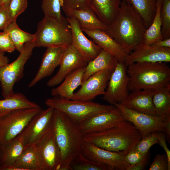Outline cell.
Listing matches in <instances>:
<instances>
[{"mask_svg":"<svg viewBox=\"0 0 170 170\" xmlns=\"http://www.w3.org/2000/svg\"><path fill=\"white\" fill-rule=\"evenodd\" d=\"M129 91L156 90L170 85V68L165 62H136L127 66Z\"/></svg>","mask_w":170,"mask_h":170,"instance_id":"4","label":"cell"},{"mask_svg":"<svg viewBox=\"0 0 170 170\" xmlns=\"http://www.w3.org/2000/svg\"><path fill=\"white\" fill-rule=\"evenodd\" d=\"M81 154L92 161L109 167L112 170H129L131 167L125 160L124 152L108 150L84 140Z\"/></svg>","mask_w":170,"mask_h":170,"instance_id":"13","label":"cell"},{"mask_svg":"<svg viewBox=\"0 0 170 170\" xmlns=\"http://www.w3.org/2000/svg\"><path fill=\"white\" fill-rule=\"evenodd\" d=\"M54 110L50 107L41 109L17 137L22 140L25 148L35 145L51 128Z\"/></svg>","mask_w":170,"mask_h":170,"instance_id":"10","label":"cell"},{"mask_svg":"<svg viewBox=\"0 0 170 170\" xmlns=\"http://www.w3.org/2000/svg\"><path fill=\"white\" fill-rule=\"evenodd\" d=\"M61 6L66 15L71 10L90 8L89 0H61Z\"/></svg>","mask_w":170,"mask_h":170,"instance_id":"37","label":"cell"},{"mask_svg":"<svg viewBox=\"0 0 170 170\" xmlns=\"http://www.w3.org/2000/svg\"><path fill=\"white\" fill-rule=\"evenodd\" d=\"M2 0H0V6L2 5Z\"/></svg>","mask_w":170,"mask_h":170,"instance_id":"48","label":"cell"},{"mask_svg":"<svg viewBox=\"0 0 170 170\" xmlns=\"http://www.w3.org/2000/svg\"><path fill=\"white\" fill-rule=\"evenodd\" d=\"M88 63L81 54L72 44L65 47L56 73L47 82V85L53 87L60 83L65 76L74 70L86 66Z\"/></svg>","mask_w":170,"mask_h":170,"instance_id":"16","label":"cell"},{"mask_svg":"<svg viewBox=\"0 0 170 170\" xmlns=\"http://www.w3.org/2000/svg\"><path fill=\"white\" fill-rule=\"evenodd\" d=\"M152 45L160 47L170 48V37L159 40Z\"/></svg>","mask_w":170,"mask_h":170,"instance_id":"45","label":"cell"},{"mask_svg":"<svg viewBox=\"0 0 170 170\" xmlns=\"http://www.w3.org/2000/svg\"><path fill=\"white\" fill-rule=\"evenodd\" d=\"M3 31L6 32L10 36L15 49L20 53L23 50L25 44L35 41L34 34H31L21 29L18 26L16 20L11 21Z\"/></svg>","mask_w":170,"mask_h":170,"instance_id":"29","label":"cell"},{"mask_svg":"<svg viewBox=\"0 0 170 170\" xmlns=\"http://www.w3.org/2000/svg\"><path fill=\"white\" fill-rule=\"evenodd\" d=\"M35 47L34 41L26 43L23 51L15 60L0 68V85L4 98L14 93V86L24 76V66Z\"/></svg>","mask_w":170,"mask_h":170,"instance_id":"8","label":"cell"},{"mask_svg":"<svg viewBox=\"0 0 170 170\" xmlns=\"http://www.w3.org/2000/svg\"><path fill=\"white\" fill-rule=\"evenodd\" d=\"M142 138L134 126L127 121L109 129L83 135L86 142L108 150L122 152L126 155Z\"/></svg>","mask_w":170,"mask_h":170,"instance_id":"3","label":"cell"},{"mask_svg":"<svg viewBox=\"0 0 170 170\" xmlns=\"http://www.w3.org/2000/svg\"><path fill=\"white\" fill-rule=\"evenodd\" d=\"M159 144L156 132L149 134L141 139L131 150L136 151L144 155L146 154L150 148L153 145Z\"/></svg>","mask_w":170,"mask_h":170,"instance_id":"36","label":"cell"},{"mask_svg":"<svg viewBox=\"0 0 170 170\" xmlns=\"http://www.w3.org/2000/svg\"><path fill=\"white\" fill-rule=\"evenodd\" d=\"M148 153L143 158L136 164L131 166L129 170H142L144 169L148 160Z\"/></svg>","mask_w":170,"mask_h":170,"instance_id":"44","label":"cell"},{"mask_svg":"<svg viewBox=\"0 0 170 170\" xmlns=\"http://www.w3.org/2000/svg\"><path fill=\"white\" fill-rule=\"evenodd\" d=\"M24 148L22 141L17 137L0 145V170L13 165Z\"/></svg>","mask_w":170,"mask_h":170,"instance_id":"25","label":"cell"},{"mask_svg":"<svg viewBox=\"0 0 170 170\" xmlns=\"http://www.w3.org/2000/svg\"><path fill=\"white\" fill-rule=\"evenodd\" d=\"M40 107L38 105L29 100L22 93H14L9 96L0 100V115L20 109Z\"/></svg>","mask_w":170,"mask_h":170,"instance_id":"27","label":"cell"},{"mask_svg":"<svg viewBox=\"0 0 170 170\" xmlns=\"http://www.w3.org/2000/svg\"><path fill=\"white\" fill-rule=\"evenodd\" d=\"M10 0H2V5H8Z\"/></svg>","mask_w":170,"mask_h":170,"instance_id":"47","label":"cell"},{"mask_svg":"<svg viewBox=\"0 0 170 170\" xmlns=\"http://www.w3.org/2000/svg\"><path fill=\"white\" fill-rule=\"evenodd\" d=\"M65 47H48L44 53L40 67L34 77L28 85L34 86L43 78L50 76L60 65Z\"/></svg>","mask_w":170,"mask_h":170,"instance_id":"20","label":"cell"},{"mask_svg":"<svg viewBox=\"0 0 170 170\" xmlns=\"http://www.w3.org/2000/svg\"><path fill=\"white\" fill-rule=\"evenodd\" d=\"M129 80L127 66L124 63L118 62L108 82L103 99L113 105L121 103L129 94Z\"/></svg>","mask_w":170,"mask_h":170,"instance_id":"12","label":"cell"},{"mask_svg":"<svg viewBox=\"0 0 170 170\" xmlns=\"http://www.w3.org/2000/svg\"><path fill=\"white\" fill-rule=\"evenodd\" d=\"M66 16L75 19L82 30H99L105 32L108 28V25L101 21L90 8L71 10Z\"/></svg>","mask_w":170,"mask_h":170,"instance_id":"22","label":"cell"},{"mask_svg":"<svg viewBox=\"0 0 170 170\" xmlns=\"http://www.w3.org/2000/svg\"><path fill=\"white\" fill-rule=\"evenodd\" d=\"M160 11L163 39L170 37V0H162Z\"/></svg>","mask_w":170,"mask_h":170,"instance_id":"35","label":"cell"},{"mask_svg":"<svg viewBox=\"0 0 170 170\" xmlns=\"http://www.w3.org/2000/svg\"><path fill=\"white\" fill-rule=\"evenodd\" d=\"M168 165L166 154H157L150 164L149 170H168Z\"/></svg>","mask_w":170,"mask_h":170,"instance_id":"40","label":"cell"},{"mask_svg":"<svg viewBox=\"0 0 170 170\" xmlns=\"http://www.w3.org/2000/svg\"><path fill=\"white\" fill-rule=\"evenodd\" d=\"M70 170H112L106 165L92 161L81 153L71 162Z\"/></svg>","mask_w":170,"mask_h":170,"instance_id":"33","label":"cell"},{"mask_svg":"<svg viewBox=\"0 0 170 170\" xmlns=\"http://www.w3.org/2000/svg\"><path fill=\"white\" fill-rule=\"evenodd\" d=\"M45 104L48 107L61 111L78 126L91 116L109 111L116 107L115 105H102L92 101L67 99L58 96L48 99Z\"/></svg>","mask_w":170,"mask_h":170,"instance_id":"6","label":"cell"},{"mask_svg":"<svg viewBox=\"0 0 170 170\" xmlns=\"http://www.w3.org/2000/svg\"><path fill=\"white\" fill-rule=\"evenodd\" d=\"M27 6V0H10L8 7L11 21L16 20Z\"/></svg>","mask_w":170,"mask_h":170,"instance_id":"38","label":"cell"},{"mask_svg":"<svg viewBox=\"0 0 170 170\" xmlns=\"http://www.w3.org/2000/svg\"><path fill=\"white\" fill-rule=\"evenodd\" d=\"M72 34V44L88 63L96 57L102 49L93 41L84 35L76 20L72 17H66Z\"/></svg>","mask_w":170,"mask_h":170,"instance_id":"17","label":"cell"},{"mask_svg":"<svg viewBox=\"0 0 170 170\" xmlns=\"http://www.w3.org/2000/svg\"><path fill=\"white\" fill-rule=\"evenodd\" d=\"M118 62L114 56L102 49L96 57L88 63L85 67L82 82L102 70L107 69L112 72Z\"/></svg>","mask_w":170,"mask_h":170,"instance_id":"26","label":"cell"},{"mask_svg":"<svg viewBox=\"0 0 170 170\" xmlns=\"http://www.w3.org/2000/svg\"><path fill=\"white\" fill-rule=\"evenodd\" d=\"M105 32L130 54L143 44L147 28L139 14L125 0L121 1L116 17Z\"/></svg>","mask_w":170,"mask_h":170,"instance_id":"1","label":"cell"},{"mask_svg":"<svg viewBox=\"0 0 170 170\" xmlns=\"http://www.w3.org/2000/svg\"><path fill=\"white\" fill-rule=\"evenodd\" d=\"M124 119L132 123L144 137L153 132H162L170 142V118H166L139 112L127 108L120 103L115 105Z\"/></svg>","mask_w":170,"mask_h":170,"instance_id":"7","label":"cell"},{"mask_svg":"<svg viewBox=\"0 0 170 170\" xmlns=\"http://www.w3.org/2000/svg\"><path fill=\"white\" fill-rule=\"evenodd\" d=\"M41 109H20L0 115V145L16 137Z\"/></svg>","mask_w":170,"mask_h":170,"instance_id":"9","label":"cell"},{"mask_svg":"<svg viewBox=\"0 0 170 170\" xmlns=\"http://www.w3.org/2000/svg\"><path fill=\"white\" fill-rule=\"evenodd\" d=\"M8 7L6 5L0 6V30H4L11 21Z\"/></svg>","mask_w":170,"mask_h":170,"instance_id":"41","label":"cell"},{"mask_svg":"<svg viewBox=\"0 0 170 170\" xmlns=\"http://www.w3.org/2000/svg\"><path fill=\"white\" fill-rule=\"evenodd\" d=\"M9 63V60L7 56L4 55V53L0 51V68Z\"/></svg>","mask_w":170,"mask_h":170,"instance_id":"46","label":"cell"},{"mask_svg":"<svg viewBox=\"0 0 170 170\" xmlns=\"http://www.w3.org/2000/svg\"><path fill=\"white\" fill-rule=\"evenodd\" d=\"M34 34L35 47H65L72 44L71 32L67 18L60 21L44 15Z\"/></svg>","mask_w":170,"mask_h":170,"instance_id":"5","label":"cell"},{"mask_svg":"<svg viewBox=\"0 0 170 170\" xmlns=\"http://www.w3.org/2000/svg\"><path fill=\"white\" fill-rule=\"evenodd\" d=\"M90 8L98 17L106 25L110 24L116 18L121 0H89Z\"/></svg>","mask_w":170,"mask_h":170,"instance_id":"23","label":"cell"},{"mask_svg":"<svg viewBox=\"0 0 170 170\" xmlns=\"http://www.w3.org/2000/svg\"><path fill=\"white\" fill-rule=\"evenodd\" d=\"M145 155L137 151L131 150L125 155V158L129 164L133 166L140 161Z\"/></svg>","mask_w":170,"mask_h":170,"instance_id":"42","label":"cell"},{"mask_svg":"<svg viewBox=\"0 0 170 170\" xmlns=\"http://www.w3.org/2000/svg\"><path fill=\"white\" fill-rule=\"evenodd\" d=\"M170 62V48L143 45L129 54L124 63L128 66L136 62Z\"/></svg>","mask_w":170,"mask_h":170,"instance_id":"18","label":"cell"},{"mask_svg":"<svg viewBox=\"0 0 170 170\" xmlns=\"http://www.w3.org/2000/svg\"><path fill=\"white\" fill-rule=\"evenodd\" d=\"M162 1V0H156V13L150 25L145 32L143 45H151L163 39L161 32L162 23L160 16Z\"/></svg>","mask_w":170,"mask_h":170,"instance_id":"31","label":"cell"},{"mask_svg":"<svg viewBox=\"0 0 170 170\" xmlns=\"http://www.w3.org/2000/svg\"><path fill=\"white\" fill-rule=\"evenodd\" d=\"M14 166L22 170H40L36 154L35 145L25 148Z\"/></svg>","mask_w":170,"mask_h":170,"instance_id":"32","label":"cell"},{"mask_svg":"<svg viewBox=\"0 0 170 170\" xmlns=\"http://www.w3.org/2000/svg\"><path fill=\"white\" fill-rule=\"evenodd\" d=\"M35 146L40 170H60L61 154L55 139L52 127Z\"/></svg>","mask_w":170,"mask_h":170,"instance_id":"11","label":"cell"},{"mask_svg":"<svg viewBox=\"0 0 170 170\" xmlns=\"http://www.w3.org/2000/svg\"><path fill=\"white\" fill-rule=\"evenodd\" d=\"M155 90L145 89L131 91L121 103L129 109L151 115H155L152 102Z\"/></svg>","mask_w":170,"mask_h":170,"instance_id":"21","label":"cell"},{"mask_svg":"<svg viewBox=\"0 0 170 170\" xmlns=\"http://www.w3.org/2000/svg\"><path fill=\"white\" fill-rule=\"evenodd\" d=\"M125 0L139 14L147 29L152 22L156 13V0Z\"/></svg>","mask_w":170,"mask_h":170,"instance_id":"30","label":"cell"},{"mask_svg":"<svg viewBox=\"0 0 170 170\" xmlns=\"http://www.w3.org/2000/svg\"><path fill=\"white\" fill-rule=\"evenodd\" d=\"M152 102L156 115L170 118V85L155 90Z\"/></svg>","mask_w":170,"mask_h":170,"instance_id":"28","label":"cell"},{"mask_svg":"<svg viewBox=\"0 0 170 170\" xmlns=\"http://www.w3.org/2000/svg\"><path fill=\"white\" fill-rule=\"evenodd\" d=\"M61 0H42L41 8L44 15L60 21L65 18L61 13Z\"/></svg>","mask_w":170,"mask_h":170,"instance_id":"34","label":"cell"},{"mask_svg":"<svg viewBox=\"0 0 170 170\" xmlns=\"http://www.w3.org/2000/svg\"><path fill=\"white\" fill-rule=\"evenodd\" d=\"M125 121L120 110L116 106L109 111L91 116L81 123L79 127L84 135L109 129Z\"/></svg>","mask_w":170,"mask_h":170,"instance_id":"15","label":"cell"},{"mask_svg":"<svg viewBox=\"0 0 170 170\" xmlns=\"http://www.w3.org/2000/svg\"><path fill=\"white\" fill-rule=\"evenodd\" d=\"M15 49L8 34L3 31L0 32V51L4 53H12Z\"/></svg>","mask_w":170,"mask_h":170,"instance_id":"39","label":"cell"},{"mask_svg":"<svg viewBox=\"0 0 170 170\" xmlns=\"http://www.w3.org/2000/svg\"><path fill=\"white\" fill-rule=\"evenodd\" d=\"M82 30L102 49L114 56L118 62L124 63L128 54L105 32L99 30Z\"/></svg>","mask_w":170,"mask_h":170,"instance_id":"19","label":"cell"},{"mask_svg":"<svg viewBox=\"0 0 170 170\" xmlns=\"http://www.w3.org/2000/svg\"><path fill=\"white\" fill-rule=\"evenodd\" d=\"M112 72L105 69L94 74L82 82L80 88L74 93L71 99L92 101L98 95H104Z\"/></svg>","mask_w":170,"mask_h":170,"instance_id":"14","label":"cell"},{"mask_svg":"<svg viewBox=\"0 0 170 170\" xmlns=\"http://www.w3.org/2000/svg\"><path fill=\"white\" fill-rule=\"evenodd\" d=\"M85 67L79 68L67 75L60 86L51 89V95L71 99L74 91L82 82Z\"/></svg>","mask_w":170,"mask_h":170,"instance_id":"24","label":"cell"},{"mask_svg":"<svg viewBox=\"0 0 170 170\" xmlns=\"http://www.w3.org/2000/svg\"><path fill=\"white\" fill-rule=\"evenodd\" d=\"M159 141V144L164 150L167 157L168 169L170 170V151L167 147L165 134L162 132H156Z\"/></svg>","mask_w":170,"mask_h":170,"instance_id":"43","label":"cell"},{"mask_svg":"<svg viewBox=\"0 0 170 170\" xmlns=\"http://www.w3.org/2000/svg\"><path fill=\"white\" fill-rule=\"evenodd\" d=\"M52 128L61 156L60 170H70L71 162L81 153L84 141L79 126L61 111L54 109Z\"/></svg>","mask_w":170,"mask_h":170,"instance_id":"2","label":"cell"}]
</instances>
